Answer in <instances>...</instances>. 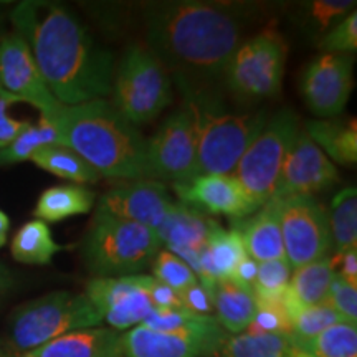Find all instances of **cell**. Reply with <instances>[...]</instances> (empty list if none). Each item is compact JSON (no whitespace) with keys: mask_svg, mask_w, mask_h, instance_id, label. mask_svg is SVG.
Masks as SVG:
<instances>
[{"mask_svg":"<svg viewBox=\"0 0 357 357\" xmlns=\"http://www.w3.org/2000/svg\"><path fill=\"white\" fill-rule=\"evenodd\" d=\"M146 291L153 301L154 310H181V307H184L178 293L160 283L154 276L146 275Z\"/></svg>","mask_w":357,"mask_h":357,"instance_id":"42","label":"cell"},{"mask_svg":"<svg viewBox=\"0 0 357 357\" xmlns=\"http://www.w3.org/2000/svg\"><path fill=\"white\" fill-rule=\"evenodd\" d=\"M278 218L284 253L293 270L328 258L333 247L328 211L312 195L278 200Z\"/></svg>","mask_w":357,"mask_h":357,"instance_id":"10","label":"cell"},{"mask_svg":"<svg viewBox=\"0 0 357 357\" xmlns=\"http://www.w3.org/2000/svg\"><path fill=\"white\" fill-rule=\"evenodd\" d=\"M147 329L159 333L184 334V336L199 337H225L227 334L218 324L215 316L195 314L181 307V310H154L144 319Z\"/></svg>","mask_w":357,"mask_h":357,"instance_id":"26","label":"cell"},{"mask_svg":"<svg viewBox=\"0 0 357 357\" xmlns=\"http://www.w3.org/2000/svg\"><path fill=\"white\" fill-rule=\"evenodd\" d=\"M172 205L174 200L162 182L139 178L105 192L100 197L96 212L139 223L155 231Z\"/></svg>","mask_w":357,"mask_h":357,"instance_id":"16","label":"cell"},{"mask_svg":"<svg viewBox=\"0 0 357 357\" xmlns=\"http://www.w3.org/2000/svg\"><path fill=\"white\" fill-rule=\"evenodd\" d=\"M153 273L155 280L172 288L176 293L199 283L197 275L190 270V266L167 250H159L155 255L153 260Z\"/></svg>","mask_w":357,"mask_h":357,"instance_id":"35","label":"cell"},{"mask_svg":"<svg viewBox=\"0 0 357 357\" xmlns=\"http://www.w3.org/2000/svg\"><path fill=\"white\" fill-rule=\"evenodd\" d=\"M298 347L314 357H357V324L341 321Z\"/></svg>","mask_w":357,"mask_h":357,"instance_id":"33","label":"cell"},{"mask_svg":"<svg viewBox=\"0 0 357 357\" xmlns=\"http://www.w3.org/2000/svg\"><path fill=\"white\" fill-rule=\"evenodd\" d=\"M319 48L324 53H337V55H347V53L357 50V10L347 13L328 33L321 38Z\"/></svg>","mask_w":357,"mask_h":357,"instance_id":"38","label":"cell"},{"mask_svg":"<svg viewBox=\"0 0 357 357\" xmlns=\"http://www.w3.org/2000/svg\"><path fill=\"white\" fill-rule=\"evenodd\" d=\"M328 215L337 255L357 248V190L354 185L346 187L334 195Z\"/></svg>","mask_w":357,"mask_h":357,"instance_id":"31","label":"cell"},{"mask_svg":"<svg viewBox=\"0 0 357 357\" xmlns=\"http://www.w3.org/2000/svg\"><path fill=\"white\" fill-rule=\"evenodd\" d=\"M84 294L95 306L102 323L114 331H129L144 323L154 311L146 291V275L93 278L86 283Z\"/></svg>","mask_w":357,"mask_h":357,"instance_id":"12","label":"cell"},{"mask_svg":"<svg viewBox=\"0 0 357 357\" xmlns=\"http://www.w3.org/2000/svg\"><path fill=\"white\" fill-rule=\"evenodd\" d=\"M197 139L199 172L234 174L265 126L266 111H231L215 88L181 89Z\"/></svg>","mask_w":357,"mask_h":357,"instance_id":"4","label":"cell"},{"mask_svg":"<svg viewBox=\"0 0 357 357\" xmlns=\"http://www.w3.org/2000/svg\"><path fill=\"white\" fill-rule=\"evenodd\" d=\"M247 250L242 235L236 230H225L218 223L208 235L199 258V281L212 293L217 281L230 280L231 273L243 258H247Z\"/></svg>","mask_w":357,"mask_h":357,"instance_id":"22","label":"cell"},{"mask_svg":"<svg viewBox=\"0 0 357 357\" xmlns=\"http://www.w3.org/2000/svg\"><path fill=\"white\" fill-rule=\"evenodd\" d=\"M289 357H314V356H311L310 352L303 351L301 347H296V349H294V351L291 352V356H289Z\"/></svg>","mask_w":357,"mask_h":357,"instance_id":"48","label":"cell"},{"mask_svg":"<svg viewBox=\"0 0 357 357\" xmlns=\"http://www.w3.org/2000/svg\"><path fill=\"white\" fill-rule=\"evenodd\" d=\"M13 102H19L15 96L8 95L0 88V146H7L15 139L22 131H25L26 128L32 123L29 121H20V119H13L8 111Z\"/></svg>","mask_w":357,"mask_h":357,"instance_id":"40","label":"cell"},{"mask_svg":"<svg viewBox=\"0 0 357 357\" xmlns=\"http://www.w3.org/2000/svg\"><path fill=\"white\" fill-rule=\"evenodd\" d=\"M257 271H258V261L247 257L236 265L234 273L230 276V280L234 281L235 284H238L240 288L248 289V291L253 293V284H255V280H257Z\"/></svg>","mask_w":357,"mask_h":357,"instance_id":"44","label":"cell"},{"mask_svg":"<svg viewBox=\"0 0 357 357\" xmlns=\"http://www.w3.org/2000/svg\"><path fill=\"white\" fill-rule=\"evenodd\" d=\"M288 47L273 25L248 37L231 55L222 82L242 101L275 96L283 82Z\"/></svg>","mask_w":357,"mask_h":357,"instance_id":"8","label":"cell"},{"mask_svg":"<svg viewBox=\"0 0 357 357\" xmlns=\"http://www.w3.org/2000/svg\"><path fill=\"white\" fill-rule=\"evenodd\" d=\"M323 153L339 164H356L357 126L356 118L310 121L303 129Z\"/></svg>","mask_w":357,"mask_h":357,"instance_id":"23","label":"cell"},{"mask_svg":"<svg viewBox=\"0 0 357 357\" xmlns=\"http://www.w3.org/2000/svg\"><path fill=\"white\" fill-rule=\"evenodd\" d=\"M305 20L316 32H324L334 22L344 19L347 13L356 10L352 0H312L305 3Z\"/></svg>","mask_w":357,"mask_h":357,"instance_id":"37","label":"cell"},{"mask_svg":"<svg viewBox=\"0 0 357 357\" xmlns=\"http://www.w3.org/2000/svg\"><path fill=\"white\" fill-rule=\"evenodd\" d=\"M109 95L111 105L129 123H147L171 105V75L149 48L131 45L114 70Z\"/></svg>","mask_w":357,"mask_h":357,"instance_id":"7","label":"cell"},{"mask_svg":"<svg viewBox=\"0 0 357 357\" xmlns=\"http://www.w3.org/2000/svg\"><path fill=\"white\" fill-rule=\"evenodd\" d=\"M215 220L204 212L184 202H174L172 208L155 230L160 245H166L167 252L181 258L199 276V258Z\"/></svg>","mask_w":357,"mask_h":357,"instance_id":"18","label":"cell"},{"mask_svg":"<svg viewBox=\"0 0 357 357\" xmlns=\"http://www.w3.org/2000/svg\"><path fill=\"white\" fill-rule=\"evenodd\" d=\"M147 159L153 178L189 184L200 176L197 139L189 111H174L159 131L147 139Z\"/></svg>","mask_w":357,"mask_h":357,"instance_id":"11","label":"cell"},{"mask_svg":"<svg viewBox=\"0 0 357 357\" xmlns=\"http://www.w3.org/2000/svg\"><path fill=\"white\" fill-rule=\"evenodd\" d=\"M48 121L56 126L63 146L82 155L101 177L153 178L147 139L109 101L61 105Z\"/></svg>","mask_w":357,"mask_h":357,"instance_id":"3","label":"cell"},{"mask_svg":"<svg viewBox=\"0 0 357 357\" xmlns=\"http://www.w3.org/2000/svg\"><path fill=\"white\" fill-rule=\"evenodd\" d=\"M13 288V276L8 268L0 261V303L6 300V296L10 293V289Z\"/></svg>","mask_w":357,"mask_h":357,"instance_id":"45","label":"cell"},{"mask_svg":"<svg viewBox=\"0 0 357 357\" xmlns=\"http://www.w3.org/2000/svg\"><path fill=\"white\" fill-rule=\"evenodd\" d=\"M0 357H19L10 349V346L7 344V342H3L2 339H0Z\"/></svg>","mask_w":357,"mask_h":357,"instance_id":"47","label":"cell"},{"mask_svg":"<svg viewBox=\"0 0 357 357\" xmlns=\"http://www.w3.org/2000/svg\"><path fill=\"white\" fill-rule=\"evenodd\" d=\"M95 205V192L83 185H55L45 189L35 205L33 215L42 222H60L88 213Z\"/></svg>","mask_w":357,"mask_h":357,"instance_id":"25","label":"cell"},{"mask_svg":"<svg viewBox=\"0 0 357 357\" xmlns=\"http://www.w3.org/2000/svg\"><path fill=\"white\" fill-rule=\"evenodd\" d=\"M225 337L159 333L136 326L119 336L121 357H217Z\"/></svg>","mask_w":357,"mask_h":357,"instance_id":"19","label":"cell"},{"mask_svg":"<svg viewBox=\"0 0 357 357\" xmlns=\"http://www.w3.org/2000/svg\"><path fill=\"white\" fill-rule=\"evenodd\" d=\"M58 144L63 146L56 126L47 118L40 116L37 124H30L10 144L0 147V166H10V164L30 160V158L42 147Z\"/></svg>","mask_w":357,"mask_h":357,"instance_id":"32","label":"cell"},{"mask_svg":"<svg viewBox=\"0 0 357 357\" xmlns=\"http://www.w3.org/2000/svg\"><path fill=\"white\" fill-rule=\"evenodd\" d=\"M326 303L347 323H357V287H352L337 273L329 288Z\"/></svg>","mask_w":357,"mask_h":357,"instance_id":"39","label":"cell"},{"mask_svg":"<svg viewBox=\"0 0 357 357\" xmlns=\"http://www.w3.org/2000/svg\"><path fill=\"white\" fill-rule=\"evenodd\" d=\"M298 123V116L291 109L276 111L266 119L231 174L258 208L273 199L283 160L301 129Z\"/></svg>","mask_w":357,"mask_h":357,"instance_id":"9","label":"cell"},{"mask_svg":"<svg viewBox=\"0 0 357 357\" xmlns=\"http://www.w3.org/2000/svg\"><path fill=\"white\" fill-rule=\"evenodd\" d=\"M213 311L223 331L240 334L247 331L257 312L255 296L248 289L240 288L231 280H222L212 289Z\"/></svg>","mask_w":357,"mask_h":357,"instance_id":"24","label":"cell"},{"mask_svg":"<svg viewBox=\"0 0 357 357\" xmlns=\"http://www.w3.org/2000/svg\"><path fill=\"white\" fill-rule=\"evenodd\" d=\"M178 298H181L184 310L195 312V314L212 316L213 312L212 293L208 291L200 281L184 289V291L178 293Z\"/></svg>","mask_w":357,"mask_h":357,"instance_id":"41","label":"cell"},{"mask_svg":"<svg viewBox=\"0 0 357 357\" xmlns=\"http://www.w3.org/2000/svg\"><path fill=\"white\" fill-rule=\"evenodd\" d=\"M234 230L242 235L247 255L255 261L287 260L276 199L261 205L252 215L234 220Z\"/></svg>","mask_w":357,"mask_h":357,"instance_id":"20","label":"cell"},{"mask_svg":"<svg viewBox=\"0 0 357 357\" xmlns=\"http://www.w3.org/2000/svg\"><path fill=\"white\" fill-rule=\"evenodd\" d=\"M293 268L288 260H271L258 263L257 280L253 284V296L257 298H281L287 291L291 280Z\"/></svg>","mask_w":357,"mask_h":357,"instance_id":"36","label":"cell"},{"mask_svg":"<svg viewBox=\"0 0 357 357\" xmlns=\"http://www.w3.org/2000/svg\"><path fill=\"white\" fill-rule=\"evenodd\" d=\"M352 91V58L323 53L311 60L301 77V95L312 114L334 118L346 108Z\"/></svg>","mask_w":357,"mask_h":357,"instance_id":"15","label":"cell"},{"mask_svg":"<svg viewBox=\"0 0 357 357\" xmlns=\"http://www.w3.org/2000/svg\"><path fill=\"white\" fill-rule=\"evenodd\" d=\"M331 263L334 270L339 268L337 276H341L342 280L347 281L352 287H357V248L347 250L341 255L336 253L334 258H331Z\"/></svg>","mask_w":357,"mask_h":357,"instance_id":"43","label":"cell"},{"mask_svg":"<svg viewBox=\"0 0 357 357\" xmlns=\"http://www.w3.org/2000/svg\"><path fill=\"white\" fill-rule=\"evenodd\" d=\"M6 6H8V3H7V2H0V13H2V10H3V7H6Z\"/></svg>","mask_w":357,"mask_h":357,"instance_id":"49","label":"cell"},{"mask_svg":"<svg viewBox=\"0 0 357 357\" xmlns=\"http://www.w3.org/2000/svg\"><path fill=\"white\" fill-rule=\"evenodd\" d=\"M160 247L154 230L96 212L82 243V257L96 278H118L153 265Z\"/></svg>","mask_w":357,"mask_h":357,"instance_id":"5","label":"cell"},{"mask_svg":"<svg viewBox=\"0 0 357 357\" xmlns=\"http://www.w3.org/2000/svg\"><path fill=\"white\" fill-rule=\"evenodd\" d=\"M253 20L245 3L174 0L142 8L147 48L178 89L215 88Z\"/></svg>","mask_w":357,"mask_h":357,"instance_id":"1","label":"cell"},{"mask_svg":"<svg viewBox=\"0 0 357 357\" xmlns=\"http://www.w3.org/2000/svg\"><path fill=\"white\" fill-rule=\"evenodd\" d=\"M336 276L331 258H321L318 261L307 263L293 270L288 284V293L301 306H314L324 303L329 288Z\"/></svg>","mask_w":357,"mask_h":357,"instance_id":"29","label":"cell"},{"mask_svg":"<svg viewBox=\"0 0 357 357\" xmlns=\"http://www.w3.org/2000/svg\"><path fill=\"white\" fill-rule=\"evenodd\" d=\"M0 147H2V146H0Z\"/></svg>","mask_w":357,"mask_h":357,"instance_id":"50","label":"cell"},{"mask_svg":"<svg viewBox=\"0 0 357 357\" xmlns=\"http://www.w3.org/2000/svg\"><path fill=\"white\" fill-rule=\"evenodd\" d=\"M101 324V316L86 294L53 291L24 303L12 312L7 344L22 356L63 334Z\"/></svg>","mask_w":357,"mask_h":357,"instance_id":"6","label":"cell"},{"mask_svg":"<svg viewBox=\"0 0 357 357\" xmlns=\"http://www.w3.org/2000/svg\"><path fill=\"white\" fill-rule=\"evenodd\" d=\"M174 190L184 202L200 212L227 215L240 220L258 211L231 174H202L189 184H174Z\"/></svg>","mask_w":357,"mask_h":357,"instance_id":"17","label":"cell"},{"mask_svg":"<svg viewBox=\"0 0 357 357\" xmlns=\"http://www.w3.org/2000/svg\"><path fill=\"white\" fill-rule=\"evenodd\" d=\"M8 229H10V220H8L6 212L0 211V248H2L7 242Z\"/></svg>","mask_w":357,"mask_h":357,"instance_id":"46","label":"cell"},{"mask_svg":"<svg viewBox=\"0 0 357 357\" xmlns=\"http://www.w3.org/2000/svg\"><path fill=\"white\" fill-rule=\"evenodd\" d=\"M60 250V245L53 240L50 227L37 218L24 223L15 231L10 245L12 257L25 265H48Z\"/></svg>","mask_w":357,"mask_h":357,"instance_id":"28","label":"cell"},{"mask_svg":"<svg viewBox=\"0 0 357 357\" xmlns=\"http://www.w3.org/2000/svg\"><path fill=\"white\" fill-rule=\"evenodd\" d=\"M10 22L60 105L78 106L109 96L113 53L95 42L68 7L24 0L12 8Z\"/></svg>","mask_w":357,"mask_h":357,"instance_id":"2","label":"cell"},{"mask_svg":"<svg viewBox=\"0 0 357 357\" xmlns=\"http://www.w3.org/2000/svg\"><path fill=\"white\" fill-rule=\"evenodd\" d=\"M0 88L37 108L42 118L52 119L61 106L40 75L29 45L15 32L0 35Z\"/></svg>","mask_w":357,"mask_h":357,"instance_id":"13","label":"cell"},{"mask_svg":"<svg viewBox=\"0 0 357 357\" xmlns=\"http://www.w3.org/2000/svg\"><path fill=\"white\" fill-rule=\"evenodd\" d=\"M257 312L247 328V334H284L291 336V323L283 296L281 298H257Z\"/></svg>","mask_w":357,"mask_h":357,"instance_id":"34","label":"cell"},{"mask_svg":"<svg viewBox=\"0 0 357 357\" xmlns=\"http://www.w3.org/2000/svg\"><path fill=\"white\" fill-rule=\"evenodd\" d=\"M30 160L43 171L65 178V181L75 182L77 185L96 184L101 178L100 172L89 166L82 155L61 144L42 147L30 158Z\"/></svg>","mask_w":357,"mask_h":357,"instance_id":"27","label":"cell"},{"mask_svg":"<svg viewBox=\"0 0 357 357\" xmlns=\"http://www.w3.org/2000/svg\"><path fill=\"white\" fill-rule=\"evenodd\" d=\"M339 181L337 169L331 159L300 129L281 166L273 199L293 195H312L329 189Z\"/></svg>","mask_w":357,"mask_h":357,"instance_id":"14","label":"cell"},{"mask_svg":"<svg viewBox=\"0 0 357 357\" xmlns=\"http://www.w3.org/2000/svg\"><path fill=\"white\" fill-rule=\"evenodd\" d=\"M118 331L105 326L78 329L19 357H121Z\"/></svg>","mask_w":357,"mask_h":357,"instance_id":"21","label":"cell"},{"mask_svg":"<svg viewBox=\"0 0 357 357\" xmlns=\"http://www.w3.org/2000/svg\"><path fill=\"white\" fill-rule=\"evenodd\" d=\"M296 342L284 334H238L225 336L217 357H289Z\"/></svg>","mask_w":357,"mask_h":357,"instance_id":"30","label":"cell"}]
</instances>
